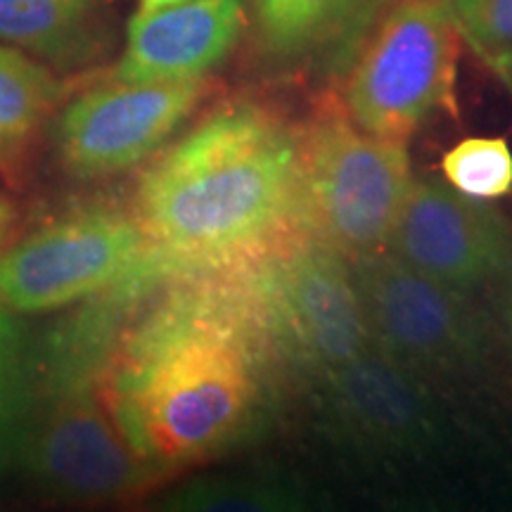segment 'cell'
I'll return each instance as SVG.
<instances>
[{
  "instance_id": "18",
  "label": "cell",
  "mask_w": 512,
  "mask_h": 512,
  "mask_svg": "<svg viewBox=\"0 0 512 512\" xmlns=\"http://www.w3.org/2000/svg\"><path fill=\"white\" fill-rule=\"evenodd\" d=\"M460 36L482 57L512 50V0H446Z\"/></svg>"
},
{
  "instance_id": "19",
  "label": "cell",
  "mask_w": 512,
  "mask_h": 512,
  "mask_svg": "<svg viewBox=\"0 0 512 512\" xmlns=\"http://www.w3.org/2000/svg\"><path fill=\"white\" fill-rule=\"evenodd\" d=\"M29 342V332L17 320H12L0 335V477L10 472V439Z\"/></svg>"
},
{
  "instance_id": "15",
  "label": "cell",
  "mask_w": 512,
  "mask_h": 512,
  "mask_svg": "<svg viewBox=\"0 0 512 512\" xmlns=\"http://www.w3.org/2000/svg\"><path fill=\"white\" fill-rule=\"evenodd\" d=\"M72 86L55 69L17 48L0 46V176L19 188Z\"/></svg>"
},
{
  "instance_id": "17",
  "label": "cell",
  "mask_w": 512,
  "mask_h": 512,
  "mask_svg": "<svg viewBox=\"0 0 512 512\" xmlns=\"http://www.w3.org/2000/svg\"><path fill=\"white\" fill-rule=\"evenodd\" d=\"M444 183L472 200L494 202L512 192V150L503 138H465L441 157Z\"/></svg>"
},
{
  "instance_id": "6",
  "label": "cell",
  "mask_w": 512,
  "mask_h": 512,
  "mask_svg": "<svg viewBox=\"0 0 512 512\" xmlns=\"http://www.w3.org/2000/svg\"><path fill=\"white\" fill-rule=\"evenodd\" d=\"M458 48L446 0H392L344 76V112L370 136L408 143L437 112H458Z\"/></svg>"
},
{
  "instance_id": "5",
  "label": "cell",
  "mask_w": 512,
  "mask_h": 512,
  "mask_svg": "<svg viewBox=\"0 0 512 512\" xmlns=\"http://www.w3.org/2000/svg\"><path fill=\"white\" fill-rule=\"evenodd\" d=\"M240 268L280 370L311 384L373 347L349 259L306 230Z\"/></svg>"
},
{
  "instance_id": "9",
  "label": "cell",
  "mask_w": 512,
  "mask_h": 512,
  "mask_svg": "<svg viewBox=\"0 0 512 512\" xmlns=\"http://www.w3.org/2000/svg\"><path fill=\"white\" fill-rule=\"evenodd\" d=\"M349 264L377 349L422 380L477 366L486 339L465 292L413 271L389 252Z\"/></svg>"
},
{
  "instance_id": "13",
  "label": "cell",
  "mask_w": 512,
  "mask_h": 512,
  "mask_svg": "<svg viewBox=\"0 0 512 512\" xmlns=\"http://www.w3.org/2000/svg\"><path fill=\"white\" fill-rule=\"evenodd\" d=\"M247 0H188L155 15H133L126 46L107 79L166 83L207 79L240 41Z\"/></svg>"
},
{
  "instance_id": "10",
  "label": "cell",
  "mask_w": 512,
  "mask_h": 512,
  "mask_svg": "<svg viewBox=\"0 0 512 512\" xmlns=\"http://www.w3.org/2000/svg\"><path fill=\"white\" fill-rule=\"evenodd\" d=\"M387 252L427 278L467 292L508 273L512 228L489 202L415 178Z\"/></svg>"
},
{
  "instance_id": "2",
  "label": "cell",
  "mask_w": 512,
  "mask_h": 512,
  "mask_svg": "<svg viewBox=\"0 0 512 512\" xmlns=\"http://www.w3.org/2000/svg\"><path fill=\"white\" fill-rule=\"evenodd\" d=\"M128 207L164 278L249 264L304 230L299 124L223 102L147 159Z\"/></svg>"
},
{
  "instance_id": "22",
  "label": "cell",
  "mask_w": 512,
  "mask_h": 512,
  "mask_svg": "<svg viewBox=\"0 0 512 512\" xmlns=\"http://www.w3.org/2000/svg\"><path fill=\"white\" fill-rule=\"evenodd\" d=\"M181 3H188V0H138V10L133 12V15H138V17L155 15V12H159V10L174 8V5H181Z\"/></svg>"
},
{
  "instance_id": "1",
  "label": "cell",
  "mask_w": 512,
  "mask_h": 512,
  "mask_svg": "<svg viewBox=\"0 0 512 512\" xmlns=\"http://www.w3.org/2000/svg\"><path fill=\"white\" fill-rule=\"evenodd\" d=\"M164 280L128 313L100 384L126 439L176 477L252 430L280 368L240 266Z\"/></svg>"
},
{
  "instance_id": "12",
  "label": "cell",
  "mask_w": 512,
  "mask_h": 512,
  "mask_svg": "<svg viewBox=\"0 0 512 512\" xmlns=\"http://www.w3.org/2000/svg\"><path fill=\"white\" fill-rule=\"evenodd\" d=\"M392 0H252L254 53L280 76H347Z\"/></svg>"
},
{
  "instance_id": "21",
  "label": "cell",
  "mask_w": 512,
  "mask_h": 512,
  "mask_svg": "<svg viewBox=\"0 0 512 512\" xmlns=\"http://www.w3.org/2000/svg\"><path fill=\"white\" fill-rule=\"evenodd\" d=\"M484 62L494 69V72L498 74V79H501L512 93V50L510 53H498V55L484 57Z\"/></svg>"
},
{
  "instance_id": "4",
  "label": "cell",
  "mask_w": 512,
  "mask_h": 512,
  "mask_svg": "<svg viewBox=\"0 0 512 512\" xmlns=\"http://www.w3.org/2000/svg\"><path fill=\"white\" fill-rule=\"evenodd\" d=\"M302 131V226L349 261L387 252L413 185L406 143L358 128L323 100Z\"/></svg>"
},
{
  "instance_id": "7",
  "label": "cell",
  "mask_w": 512,
  "mask_h": 512,
  "mask_svg": "<svg viewBox=\"0 0 512 512\" xmlns=\"http://www.w3.org/2000/svg\"><path fill=\"white\" fill-rule=\"evenodd\" d=\"M147 264L131 207L81 200L15 233L0 249V309L43 316L88 302Z\"/></svg>"
},
{
  "instance_id": "8",
  "label": "cell",
  "mask_w": 512,
  "mask_h": 512,
  "mask_svg": "<svg viewBox=\"0 0 512 512\" xmlns=\"http://www.w3.org/2000/svg\"><path fill=\"white\" fill-rule=\"evenodd\" d=\"M209 79H102L69 98L48 128L55 162L74 181H102L152 159L209 98Z\"/></svg>"
},
{
  "instance_id": "11",
  "label": "cell",
  "mask_w": 512,
  "mask_h": 512,
  "mask_svg": "<svg viewBox=\"0 0 512 512\" xmlns=\"http://www.w3.org/2000/svg\"><path fill=\"white\" fill-rule=\"evenodd\" d=\"M320 413L349 444L380 453L425 451L439 441V408L427 380L370 347L316 382Z\"/></svg>"
},
{
  "instance_id": "24",
  "label": "cell",
  "mask_w": 512,
  "mask_h": 512,
  "mask_svg": "<svg viewBox=\"0 0 512 512\" xmlns=\"http://www.w3.org/2000/svg\"><path fill=\"white\" fill-rule=\"evenodd\" d=\"M12 320H15V313H10V311H5V309H0V335H3V330L8 328V325L12 323Z\"/></svg>"
},
{
  "instance_id": "16",
  "label": "cell",
  "mask_w": 512,
  "mask_h": 512,
  "mask_svg": "<svg viewBox=\"0 0 512 512\" xmlns=\"http://www.w3.org/2000/svg\"><path fill=\"white\" fill-rule=\"evenodd\" d=\"M138 512H306L302 496L280 479L202 475L157 489Z\"/></svg>"
},
{
  "instance_id": "23",
  "label": "cell",
  "mask_w": 512,
  "mask_h": 512,
  "mask_svg": "<svg viewBox=\"0 0 512 512\" xmlns=\"http://www.w3.org/2000/svg\"><path fill=\"white\" fill-rule=\"evenodd\" d=\"M505 320H508V330L512 335V266L508 268V299H505Z\"/></svg>"
},
{
  "instance_id": "20",
  "label": "cell",
  "mask_w": 512,
  "mask_h": 512,
  "mask_svg": "<svg viewBox=\"0 0 512 512\" xmlns=\"http://www.w3.org/2000/svg\"><path fill=\"white\" fill-rule=\"evenodd\" d=\"M17 233V207L5 192H0V249Z\"/></svg>"
},
{
  "instance_id": "3",
  "label": "cell",
  "mask_w": 512,
  "mask_h": 512,
  "mask_svg": "<svg viewBox=\"0 0 512 512\" xmlns=\"http://www.w3.org/2000/svg\"><path fill=\"white\" fill-rule=\"evenodd\" d=\"M140 290L121 283L100 302L29 342L10 439V472L76 508L138 503L174 479L114 418L100 370Z\"/></svg>"
},
{
  "instance_id": "14",
  "label": "cell",
  "mask_w": 512,
  "mask_h": 512,
  "mask_svg": "<svg viewBox=\"0 0 512 512\" xmlns=\"http://www.w3.org/2000/svg\"><path fill=\"white\" fill-rule=\"evenodd\" d=\"M0 41L57 74L86 69L110 50L105 0H0Z\"/></svg>"
}]
</instances>
